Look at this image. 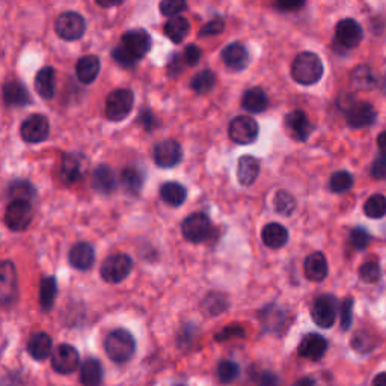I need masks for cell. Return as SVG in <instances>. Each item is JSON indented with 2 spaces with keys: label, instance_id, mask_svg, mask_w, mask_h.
I'll return each instance as SVG.
<instances>
[{
  "label": "cell",
  "instance_id": "cell-1",
  "mask_svg": "<svg viewBox=\"0 0 386 386\" xmlns=\"http://www.w3.org/2000/svg\"><path fill=\"white\" fill-rule=\"evenodd\" d=\"M293 79L303 86H311L322 79L323 62L313 52L299 53L292 65Z\"/></svg>",
  "mask_w": 386,
  "mask_h": 386
},
{
  "label": "cell",
  "instance_id": "cell-2",
  "mask_svg": "<svg viewBox=\"0 0 386 386\" xmlns=\"http://www.w3.org/2000/svg\"><path fill=\"white\" fill-rule=\"evenodd\" d=\"M104 350L113 362L124 364L133 358L136 352V341L129 331L115 329L106 336Z\"/></svg>",
  "mask_w": 386,
  "mask_h": 386
},
{
  "label": "cell",
  "instance_id": "cell-3",
  "mask_svg": "<svg viewBox=\"0 0 386 386\" xmlns=\"http://www.w3.org/2000/svg\"><path fill=\"white\" fill-rule=\"evenodd\" d=\"M134 104V95L130 90H115L106 99V117L110 121L118 122L130 115Z\"/></svg>",
  "mask_w": 386,
  "mask_h": 386
},
{
  "label": "cell",
  "instance_id": "cell-4",
  "mask_svg": "<svg viewBox=\"0 0 386 386\" xmlns=\"http://www.w3.org/2000/svg\"><path fill=\"white\" fill-rule=\"evenodd\" d=\"M133 269V259L127 254H115L103 262L100 273L106 283L118 284L127 278Z\"/></svg>",
  "mask_w": 386,
  "mask_h": 386
},
{
  "label": "cell",
  "instance_id": "cell-5",
  "mask_svg": "<svg viewBox=\"0 0 386 386\" xmlns=\"http://www.w3.org/2000/svg\"><path fill=\"white\" fill-rule=\"evenodd\" d=\"M338 315V302L336 297L332 294L318 296L311 308L313 322L320 326L322 329H329L334 326Z\"/></svg>",
  "mask_w": 386,
  "mask_h": 386
},
{
  "label": "cell",
  "instance_id": "cell-6",
  "mask_svg": "<svg viewBox=\"0 0 386 386\" xmlns=\"http://www.w3.org/2000/svg\"><path fill=\"white\" fill-rule=\"evenodd\" d=\"M55 31L65 41L80 40L86 31V22L79 13L66 11L57 17Z\"/></svg>",
  "mask_w": 386,
  "mask_h": 386
},
{
  "label": "cell",
  "instance_id": "cell-7",
  "mask_svg": "<svg viewBox=\"0 0 386 386\" xmlns=\"http://www.w3.org/2000/svg\"><path fill=\"white\" fill-rule=\"evenodd\" d=\"M17 269L13 262L0 263V306H11L18 296Z\"/></svg>",
  "mask_w": 386,
  "mask_h": 386
},
{
  "label": "cell",
  "instance_id": "cell-8",
  "mask_svg": "<svg viewBox=\"0 0 386 386\" xmlns=\"http://www.w3.org/2000/svg\"><path fill=\"white\" fill-rule=\"evenodd\" d=\"M34 217L32 204L27 201L15 199L5 211V225L11 231H24Z\"/></svg>",
  "mask_w": 386,
  "mask_h": 386
},
{
  "label": "cell",
  "instance_id": "cell-9",
  "mask_svg": "<svg viewBox=\"0 0 386 386\" xmlns=\"http://www.w3.org/2000/svg\"><path fill=\"white\" fill-rule=\"evenodd\" d=\"M211 222L204 213H193L187 216L181 225V233L190 243H202L210 236Z\"/></svg>",
  "mask_w": 386,
  "mask_h": 386
},
{
  "label": "cell",
  "instance_id": "cell-10",
  "mask_svg": "<svg viewBox=\"0 0 386 386\" xmlns=\"http://www.w3.org/2000/svg\"><path fill=\"white\" fill-rule=\"evenodd\" d=\"M151 36L147 31H143V29H133V31H129L122 35L121 47L127 52L130 57L138 62L145 55H148V52L151 50Z\"/></svg>",
  "mask_w": 386,
  "mask_h": 386
},
{
  "label": "cell",
  "instance_id": "cell-11",
  "mask_svg": "<svg viewBox=\"0 0 386 386\" xmlns=\"http://www.w3.org/2000/svg\"><path fill=\"white\" fill-rule=\"evenodd\" d=\"M229 138L238 145H249L257 141L259 127L258 122L248 117V115H240L229 122Z\"/></svg>",
  "mask_w": 386,
  "mask_h": 386
},
{
  "label": "cell",
  "instance_id": "cell-12",
  "mask_svg": "<svg viewBox=\"0 0 386 386\" xmlns=\"http://www.w3.org/2000/svg\"><path fill=\"white\" fill-rule=\"evenodd\" d=\"M364 38V31L361 24L353 18H344L335 27V40L336 44L341 45L345 50L356 48Z\"/></svg>",
  "mask_w": 386,
  "mask_h": 386
},
{
  "label": "cell",
  "instance_id": "cell-13",
  "mask_svg": "<svg viewBox=\"0 0 386 386\" xmlns=\"http://www.w3.org/2000/svg\"><path fill=\"white\" fill-rule=\"evenodd\" d=\"M48 133H50V124H48V120L38 113L27 117L20 127L22 139L29 143H38L45 141L48 138Z\"/></svg>",
  "mask_w": 386,
  "mask_h": 386
},
{
  "label": "cell",
  "instance_id": "cell-14",
  "mask_svg": "<svg viewBox=\"0 0 386 386\" xmlns=\"http://www.w3.org/2000/svg\"><path fill=\"white\" fill-rule=\"evenodd\" d=\"M80 364V356L73 345L61 344L52 355V366L59 374H71Z\"/></svg>",
  "mask_w": 386,
  "mask_h": 386
},
{
  "label": "cell",
  "instance_id": "cell-15",
  "mask_svg": "<svg viewBox=\"0 0 386 386\" xmlns=\"http://www.w3.org/2000/svg\"><path fill=\"white\" fill-rule=\"evenodd\" d=\"M181 159H183V148L177 141L173 139L162 141L156 145V147H154V162H156V165L160 168L168 169V168L177 166L181 162Z\"/></svg>",
  "mask_w": 386,
  "mask_h": 386
},
{
  "label": "cell",
  "instance_id": "cell-16",
  "mask_svg": "<svg viewBox=\"0 0 386 386\" xmlns=\"http://www.w3.org/2000/svg\"><path fill=\"white\" fill-rule=\"evenodd\" d=\"M378 113H376L373 104L366 101L353 103L349 109L345 110L347 125L352 129H364L374 124Z\"/></svg>",
  "mask_w": 386,
  "mask_h": 386
},
{
  "label": "cell",
  "instance_id": "cell-17",
  "mask_svg": "<svg viewBox=\"0 0 386 386\" xmlns=\"http://www.w3.org/2000/svg\"><path fill=\"white\" fill-rule=\"evenodd\" d=\"M327 340L324 336H322L320 334H308L302 338L301 344L297 347V353L299 356H302V358L317 362L320 361L324 353L327 352Z\"/></svg>",
  "mask_w": 386,
  "mask_h": 386
},
{
  "label": "cell",
  "instance_id": "cell-18",
  "mask_svg": "<svg viewBox=\"0 0 386 386\" xmlns=\"http://www.w3.org/2000/svg\"><path fill=\"white\" fill-rule=\"evenodd\" d=\"M284 122H285V129H287L288 134L294 141L305 142V141H308V138H310L313 127H311V122H310V120H308L305 112H302V110L290 112V113H287Z\"/></svg>",
  "mask_w": 386,
  "mask_h": 386
},
{
  "label": "cell",
  "instance_id": "cell-19",
  "mask_svg": "<svg viewBox=\"0 0 386 386\" xmlns=\"http://www.w3.org/2000/svg\"><path fill=\"white\" fill-rule=\"evenodd\" d=\"M222 61L233 71H243L249 64L248 48L240 43L228 44L220 53Z\"/></svg>",
  "mask_w": 386,
  "mask_h": 386
},
{
  "label": "cell",
  "instance_id": "cell-20",
  "mask_svg": "<svg viewBox=\"0 0 386 386\" xmlns=\"http://www.w3.org/2000/svg\"><path fill=\"white\" fill-rule=\"evenodd\" d=\"M305 276L313 283H322L329 273V267H327V259L322 252H313L305 258L303 263Z\"/></svg>",
  "mask_w": 386,
  "mask_h": 386
},
{
  "label": "cell",
  "instance_id": "cell-21",
  "mask_svg": "<svg viewBox=\"0 0 386 386\" xmlns=\"http://www.w3.org/2000/svg\"><path fill=\"white\" fill-rule=\"evenodd\" d=\"M53 341L48 334L36 332L27 343V352L35 361H45L52 355Z\"/></svg>",
  "mask_w": 386,
  "mask_h": 386
},
{
  "label": "cell",
  "instance_id": "cell-22",
  "mask_svg": "<svg viewBox=\"0 0 386 386\" xmlns=\"http://www.w3.org/2000/svg\"><path fill=\"white\" fill-rule=\"evenodd\" d=\"M95 262L94 248L90 243L80 241L70 250V264L77 270H90Z\"/></svg>",
  "mask_w": 386,
  "mask_h": 386
},
{
  "label": "cell",
  "instance_id": "cell-23",
  "mask_svg": "<svg viewBox=\"0 0 386 386\" xmlns=\"http://www.w3.org/2000/svg\"><path fill=\"white\" fill-rule=\"evenodd\" d=\"M259 176V162L254 156H241L237 163V178L241 186H252Z\"/></svg>",
  "mask_w": 386,
  "mask_h": 386
},
{
  "label": "cell",
  "instance_id": "cell-24",
  "mask_svg": "<svg viewBox=\"0 0 386 386\" xmlns=\"http://www.w3.org/2000/svg\"><path fill=\"white\" fill-rule=\"evenodd\" d=\"M263 243L270 249H281L288 241V231L278 222H270L262 231Z\"/></svg>",
  "mask_w": 386,
  "mask_h": 386
},
{
  "label": "cell",
  "instance_id": "cell-25",
  "mask_svg": "<svg viewBox=\"0 0 386 386\" xmlns=\"http://www.w3.org/2000/svg\"><path fill=\"white\" fill-rule=\"evenodd\" d=\"M92 187L103 193V195H109L117 187V177L115 172L108 165L96 166L92 173Z\"/></svg>",
  "mask_w": 386,
  "mask_h": 386
},
{
  "label": "cell",
  "instance_id": "cell-26",
  "mask_svg": "<svg viewBox=\"0 0 386 386\" xmlns=\"http://www.w3.org/2000/svg\"><path fill=\"white\" fill-rule=\"evenodd\" d=\"M99 73H100V59L94 55L80 57L79 62L76 65L77 79L85 85L92 83L96 79Z\"/></svg>",
  "mask_w": 386,
  "mask_h": 386
},
{
  "label": "cell",
  "instance_id": "cell-27",
  "mask_svg": "<svg viewBox=\"0 0 386 386\" xmlns=\"http://www.w3.org/2000/svg\"><path fill=\"white\" fill-rule=\"evenodd\" d=\"M241 108L250 113H262L269 108V96L262 88H250L243 94Z\"/></svg>",
  "mask_w": 386,
  "mask_h": 386
},
{
  "label": "cell",
  "instance_id": "cell-28",
  "mask_svg": "<svg viewBox=\"0 0 386 386\" xmlns=\"http://www.w3.org/2000/svg\"><path fill=\"white\" fill-rule=\"evenodd\" d=\"M56 88V74L52 66H45V69L36 73L35 77V90L43 96L44 100H50L55 95Z\"/></svg>",
  "mask_w": 386,
  "mask_h": 386
},
{
  "label": "cell",
  "instance_id": "cell-29",
  "mask_svg": "<svg viewBox=\"0 0 386 386\" xmlns=\"http://www.w3.org/2000/svg\"><path fill=\"white\" fill-rule=\"evenodd\" d=\"M3 99L9 106H24L31 101V95L22 82L9 80L3 86Z\"/></svg>",
  "mask_w": 386,
  "mask_h": 386
},
{
  "label": "cell",
  "instance_id": "cell-30",
  "mask_svg": "<svg viewBox=\"0 0 386 386\" xmlns=\"http://www.w3.org/2000/svg\"><path fill=\"white\" fill-rule=\"evenodd\" d=\"M80 382L83 386H100L103 382V365L99 359H86L80 369Z\"/></svg>",
  "mask_w": 386,
  "mask_h": 386
},
{
  "label": "cell",
  "instance_id": "cell-31",
  "mask_svg": "<svg viewBox=\"0 0 386 386\" xmlns=\"http://www.w3.org/2000/svg\"><path fill=\"white\" fill-rule=\"evenodd\" d=\"M165 34L172 43L180 44L190 34V23L185 17H172L165 24Z\"/></svg>",
  "mask_w": 386,
  "mask_h": 386
},
{
  "label": "cell",
  "instance_id": "cell-32",
  "mask_svg": "<svg viewBox=\"0 0 386 386\" xmlns=\"http://www.w3.org/2000/svg\"><path fill=\"white\" fill-rule=\"evenodd\" d=\"M160 198L172 207H180L187 198V190L177 181H168L160 187Z\"/></svg>",
  "mask_w": 386,
  "mask_h": 386
},
{
  "label": "cell",
  "instance_id": "cell-33",
  "mask_svg": "<svg viewBox=\"0 0 386 386\" xmlns=\"http://www.w3.org/2000/svg\"><path fill=\"white\" fill-rule=\"evenodd\" d=\"M350 80H352V85L355 86V88L361 90V91L373 90L376 86V83H378L376 74L371 70V66H369V65L356 66V69L352 73V76H350Z\"/></svg>",
  "mask_w": 386,
  "mask_h": 386
},
{
  "label": "cell",
  "instance_id": "cell-34",
  "mask_svg": "<svg viewBox=\"0 0 386 386\" xmlns=\"http://www.w3.org/2000/svg\"><path fill=\"white\" fill-rule=\"evenodd\" d=\"M379 341H378V338H376L371 332L369 331H359V332H356L353 336H352V340H350V345H352V349L356 352V353H359V355H369L371 353L376 347H378Z\"/></svg>",
  "mask_w": 386,
  "mask_h": 386
},
{
  "label": "cell",
  "instance_id": "cell-35",
  "mask_svg": "<svg viewBox=\"0 0 386 386\" xmlns=\"http://www.w3.org/2000/svg\"><path fill=\"white\" fill-rule=\"evenodd\" d=\"M216 74L211 70H202L192 77L190 88L196 94H207L215 88Z\"/></svg>",
  "mask_w": 386,
  "mask_h": 386
},
{
  "label": "cell",
  "instance_id": "cell-36",
  "mask_svg": "<svg viewBox=\"0 0 386 386\" xmlns=\"http://www.w3.org/2000/svg\"><path fill=\"white\" fill-rule=\"evenodd\" d=\"M121 185L130 195H138L143 185L142 173L134 168H125L121 172Z\"/></svg>",
  "mask_w": 386,
  "mask_h": 386
},
{
  "label": "cell",
  "instance_id": "cell-37",
  "mask_svg": "<svg viewBox=\"0 0 386 386\" xmlns=\"http://www.w3.org/2000/svg\"><path fill=\"white\" fill-rule=\"evenodd\" d=\"M364 213L370 219H382L386 216V196L376 193L370 196L364 204Z\"/></svg>",
  "mask_w": 386,
  "mask_h": 386
},
{
  "label": "cell",
  "instance_id": "cell-38",
  "mask_svg": "<svg viewBox=\"0 0 386 386\" xmlns=\"http://www.w3.org/2000/svg\"><path fill=\"white\" fill-rule=\"evenodd\" d=\"M56 294H57V283L55 276H45L41 281V290H40V303L44 310H50L53 306Z\"/></svg>",
  "mask_w": 386,
  "mask_h": 386
},
{
  "label": "cell",
  "instance_id": "cell-39",
  "mask_svg": "<svg viewBox=\"0 0 386 386\" xmlns=\"http://www.w3.org/2000/svg\"><path fill=\"white\" fill-rule=\"evenodd\" d=\"M61 177L65 183H76L80 177V162L76 156L66 154L61 165Z\"/></svg>",
  "mask_w": 386,
  "mask_h": 386
},
{
  "label": "cell",
  "instance_id": "cell-40",
  "mask_svg": "<svg viewBox=\"0 0 386 386\" xmlns=\"http://www.w3.org/2000/svg\"><path fill=\"white\" fill-rule=\"evenodd\" d=\"M273 207L281 216H292L296 210V199L287 190H279L273 198Z\"/></svg>",
  "mask_w": 386,
  "mask_h": 386
},
{
  "label": "cell",
  "instance_id": "cell-41",
  "mask_svg": "<svg viewBox=\"0 0 386 386\" xmlns=\"http://www.w3.org/2000/svg\"><path fill=\"white\" fill-rule=\"evenodd\" d=\"M228 301L224 294L220 293H210L204 302H202V310L207 313V315H219L227 311Z\"/></svg>",
  "mask_w": 386,
  "mask_h": 386
},
{
  "label": "cell",
  "instance_id": "cell-42",
  "mask_svg": "<svg viewBox=\"0 0 386 386\" xmlns=\"http://www.w3.org/2000/svg\"><path fill=\"white\" fill-rule=\"evenodd\" d=\"M9 195L13 196V201L20 199V201L32 202L35 199V189L31 183L18 180L9 186Z\"/></svg>",
  "mask_w": 386,
  "mask_h": 386
},
{
  "label": "cell",
  "instance_id": "cell-43",
  "mask_svg": "<svg viewBox=\"0 0 386 386\" xmlns=\"http://www.w3.org/2000/svg\"><path fill=\"white\" fill-rule=\"evenodd\" d=\"M353 176L347 171H338L332 173L331 181H329V187L334 193H344L347 190H350L353 187Z\"/></svg>",
  "mask_w": 386,
  "mask_h": 386
},
{
  "label": "cell",
  "instance_id": "cell-44",
  "mask_svg": "<svg viewBox=\"0 0 386 386\" xmlns=\"http://www.w3.org/2000/svg\"><path fill=\"white\" fill-rule=\"evenodd\" d=\"M262 317H263V323H264V327L267 331L281 329L284 322L276 320V318H285L281 308H278L275 305H269L266 310L262 313Z\"/></svg>",
  "mask_w": 386,
  "mask_h": 386
},
{
  "label": "cell",
  "instance_id": "cell-45",
  "mask_svg": "<svg viewBox=\"0 0 386 386\" xmlns=\"http://www.w3.org/2000/svg\"><path fill=\"white\" fill-rule=\"evenodd\" d=\"M382 276V269L380 264L376 262V259H370V262H365L359 267V278L362 283L366 284H374L378 283Z\"/></svg>",
  "mask_w": 386,
  "mask_h": 386
},
{
  "label": "cell",
  "instance_id": "cell-46",
  "mask_svg": "<svg viewBox=\"0 0 386 386\" xmlns=\"http://www.w3.org/2000/svg\"><path fill=\"white\" fill-rule=\"evenodd\" d=\"M240 374V366L234 361H222L217 365V376L222 383L234 382Z\"/></svg>",
  "mask_w": 386,
  "mask_h": 386
},
{
  "label": "cell",
  "instance_id": "cell-47",
  "mask_svg": "<svg viewBox=\"0 0 386 386\" xmlns=\"http://www.w3.org/2000/svg\"><path fill=\"white\" fill-rule=\"evenodd\" d=\"M160 13L165 17H178L187 8L186 2H180V0H165L159 5Z\"/></svg>",
  "mask_w": 386,
  "mask_h": 386
},
{
  "label": "cell",
  "instance_id": "cell-48",
  "mask_svg": "<svg viewBox=\"0 0 386 386\" xmlns=\"http://www.w3.org/2000/svg\"><path fill=\"white\" fill-rule=\"evenodd\" d=\"M370 240H371V236L369 234V231H365L364 228H355L352 229L350 233V243L355 249L358 250H364L369 248L370 245Z\"/></svg>",
  "mask_w": 386,
  "mask_h": 386
},
{
  "label": "cell",
  "instance_id": "cell-49",
  "mask_svg": "<svg viewBox=\"0 0 386 386\" xmlns=\"http://www.w3.org/2000/svg\"><path fill=\"white\" fill-rule=\"evenodd\" d=\"M353 322V299L347 297L341 305V329L349 331Z\"/></svg>",
  "mask_w": 386,
  "mask_h": 386
},
{
  "label": "cell",
  "instance_id": "cell-50",
  "mask_svg": "<svg viewBox=\"0 0 386 386\" xmlns=\"http://www.w3.org/2000/svg\"><path fill=\"white\" fill-rule=\"evenodd\" d=\"M201 57H202V50H201V48L198 45H195V44H189L186 47L185 53H183V62H185L189 66H195L196 64H199Z\"/></svg>",
  "mask_w": 386,
  "mask_h": 386
},
{
  "label": "cell",
  "instance_id": "cell-51",
  "mask_svg": "<svg viewBox=\"0 0 386 386\" xmlns=\"http://www.w3.org/2000/svg\"><path fill=\"white\" fill-rule=\"evenodd\" d=\"M225 29V22L222 20V18H215V20L208 22L207 24H204V27L199 31L201 36H213L220 34Z\"/></svg>",
  "mask_w": 386,
  "mask_h": 386
},
{
  "label": "cell",
  "instance_id": "cell-52",
  "mask_svg": "<svg viewBox=\"0 0 386 386\" xmlns=\"http://www.w3.org/2000/svg\"><path fill=\"white\" fill-rule=\"evenodd\" d=\"M371 177L374 180H386V156H379L373 162Z\"/></svg>",
  "mask_w": 386,
  "mask_h": 386
},
{
  "label": "cell",
  "instance_id": "cell-53",
  "mask_svg": "<svg viewBox=\"0 0 386 386\" xmlns=\"http://www.w3.org/2000/svg\"><path fill=\"white\" fill-rule=\"evenodd\" d=\"M237 336H245V331L241 329L240 326H234L231 324L228 327H225L224 331H220V334L216 335L217 341H228L231 338H237Z\"/></svg>",
  "mask_w": 386,
  "mask_h": 386
},
{
  "label": "cell",
  "instance_id": "cell-54",
  "mask_svg": "<svg viewBox=\"0 0 386 386\" xmlns=\"http://www.w3.org/2000/svg\"><path fill=\"white\" fill-rule=\"evenodd\" d=\"M281 380H279L278 376L272 371H262L258 373L257 378V386H279Z\"/></svg>",
  "mask_w": 386,
  "mask_h": 386
},
{
  "label": "cell",
  "instance_id": "cell-55",
  "mask_svg": "<svg viewBox=\"0 0 386 386\" xmlns=\"http://www.w3.org/2000/svg\"><path fill=\"white\" fill-rule=\"evenodd\" d=\"M281 11H296V9L305 6L303 2H279L275 5Z\"/></svg>",
  "mask_w": 386,
  "mask_h": 386
},
{
  "label": "cell",
  "instance_id": "cell-56",
  "mask_svg": "<svg viewBox=\"0 0 386 386\" xmlns=\"http://www.w3.org/2000/svg\"><path fill=\"white\" fill-rule=\"evenodd\" d=\"M181 62H183V61H181V57H180L178 55H176V56L172 57V61L169 62V66H168V70H169L171 76H173V74H180V73H181V70H183Z\"/></svg>",
  "mask_w": 386,
  "mask_h": 386
},
{
  "label": "cell",
  "instance_id": "cell-57",
  "mask_svg": "<svg viewBox=\"0 0 386 386\" xmlns=\"http://www.w3.org/2000/svg\"><path fill=\"white\" fill-rule=\"evenodd\" d=\"M378 148L382 156H386V130L382 131L378 136Z\"/></svg>",
  "mask_w": 386,
  "mask_h": 386
},
{
  "label": "cell",
  "instance_id": "cell-58",
  "mask_svg": "<svg viewBox=\"0 0 386 386\" xmlns=\"http://www.w3.org/2000/svg\"><path fill=\"white\" fill-rule=\"evenodd\" d=\"M371 386H386V371L376 376L374 380L371 382Z\"/></svg>",
  "mask_w": 386,
  "mask_h": 386
},
{
  "label": "cell",
  "instance_id": "cell-59",
  "mask_svg": "<svg viewBox=\"0 0 386 386\" xmlns=\"http://www.w3.org/2000/svg\"><path fill=\"white\" fill-rule=\"evenodd\" d=\"M293 386H317V383H315V380L311 379V378H302V379L296 380Z\"/></svg>",
  "mask_w": 386,
  "mask_h": 386
},
{
  "label": "cell",
  "instance_id": "cell-60",
  "mask_svg": "<svg viewBox=\"0 0 386 386\" xmlns=\"http://www.w3.org/2000/svg\"><path fill=\"white\" fill-rule=\"evenodd\" d=\"M178 386H185V385H178Z\"/></svg>",
  "mask_w": 386,
  "mask_h": 386
}]
</instances>
